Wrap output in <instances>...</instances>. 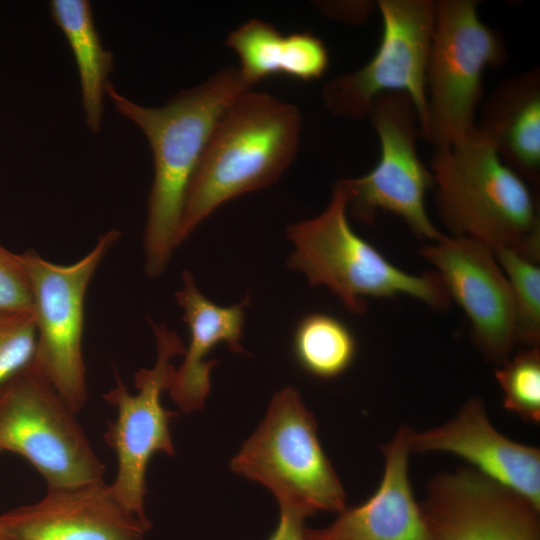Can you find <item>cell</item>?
I'll return each mask as SVG.
<instances>
[{"mask_svg":"<svg viewBox=\"0 0 540 540\" xmlns=\"http://www.w3.org/2000/svg\"><path fill=\"white\" fill-rule=\"evenodd\" d=\"M252 88L238 68L226 67L177 93L164 106L146 107L108 83L105 95L118 113L143 132L152 151L154 176L143 235L149 277L166 269L179 246L187 190L217 121L239 95Z\"/></svg>","mask_w":540,"mask_h":540,"instance_id":"obj_1","label":"cell"},{"mask_svg":"<svg viewBox=\"0 0 540 540\" xmlns=\"http://www.w3.org/2000/svg\"><path fill=\"white\" fill-rule=\"evenodd\" d=\"M297 106L266 92L239 95L217 121L189 184L180 245L222 204L276 182L299 147Z\"/></svg>","mask_w":540,"mask_h":540,"instance_id":"obj_2","label":"cell"},{"mask_svg":"<svg viewBox=\"0 0 540 540\" xmlns=\"http://www.w3.org/2000/svg\"><path fill=\"white\" fill-rule=\"evenodd\" d=\"M437 214L451 236L506 247L539 262V206L529 183L477 131L430 162Z\"/></svg>","mask_w":540,"mask_h":540,"instance_id":"obj_3","label":"cell"},{"mask_svg":"<svg viewBox=\"0 0 540 540\" xmlns=\"http://www.w3.org/2000/svg\"><path fill=\"white\" fill-rule=\"evenodd\" d=\"M294 250L287 264L312 286H326L353 314L367 309L369 298L410 296L432 309L445 310L450 297L436 272L409 274L387 260L358 235L348 220V194L334 185L327 207L316 217L289 225Z\"/></svg>","mask_w":540,"mask_h":540,"instance_id":"obj_4","label":"cell"},{"mask_svg":"<svg viewBox=\"0 0 540 540\" xmlns=\"http://www.w3.org/2000/svg\"><path fill=\"white\" fill-rule=\"evenodd\" d=\"M478 1H436L426 72V111L420 135L435 150L476 131L483 75L507 59L503 36L478 15Z\"/></svg>","mask_w":540,"mask_h":540,"instance_id":"obj_5","label":"cell"},{"mask_svg":"<svg viewBox=\"0 0 540 540\" xmlns=\"http://www.w3.org/2000/svg\"><path fill=\"white\" fill-rule=\"evenodd\" d=\"M230 467L267 487L279 505L310 515L346 508V493L321 446L316 419L292 386L274 394L262 422Z\"/></svg>","mask_w":540,"mask_h":540,"instance_id":"obj_6","label":"cell"},{"mask_svg":"<svg viewBox=\"0 0 540 540\" xmlns=\"http://www.w3.org/2000/svg\"><path fill=\"white\" fill-rule=\"evenodd\" d=\"M76 414L31 361L0 385V451L26 459L47 489L102 481L104 464Z\"/></svg>","mask_w":540,"mask_h":540,"instance_id":"obj_7","label":"cell"},{"mask_svg":"<svg viewBox=\"0 0 540 540\" xmlns=\"http://www.w3.org/2000/svg\"><path fill=\"white\" fill-rule=\"evenodd\" d=\"M120 235L116 229L105 232L85 256L68 265L46 260L34 250L19 253L36 326L32 362L75 413L87 401L82 350L87 288Z\"/></svg>","mask_w":540,"mask_h":540,"instance_id":"obj_8","label":"cell"},{"mask_svg":"<svg viewBox=\"0 0 540 540\" xmlns=\"http://www.w3.org/2000/svg\"><path fill=\"white\" fill-rule=\"evenodd\" d=\"M367 116L380 142V158L365 175L340 180L348 194V212L365 223L372 222L378 211L389 212L417 237L441 239L444 234L426 209V195L434 181L417 153L420 123L412 99L401 92L381 94Z\"/></svg>","mask_w":540,"mask_h":540,"instance_id":"obj_9","label":"cell"},{"mask_svg":"<svg viewBox=\"0 0 540 540\" xmlns=\"http://www.w3.org/2000/svg\"><path fill=\"white\" fill-rule=\"evenodd\" d=\"M151 325L156 339V361L151 368H142L135 374L137 392L131 394L116 376V385L103 395L116 409V418L107 423L103 435L117 459V472L110 489L127 510L149 526L144 508L147 466L157 452L175 454L170 430L175 413L164 408L161 396L168 390L176 369L172 359L183 355L186 348L174 330L154 322Z\"/></svg>","mask_w":540,"mask_h":540,"instance_id":"obj_10","label":"cell"},{"mask_svg":"<svg viewBox=\"0 0 540 540\" xmlns=\"http://www.w3.org/2000/svg\"><path fill=\"white\" fill-rule=\"evenodd\" d=\"M376 7L382 30L375 54L361 68L335 76L324 86L325 106L335 116L362 118L376 97L401 92L412 99L421 125L436 1L378 0Z\"/></svg>","mask_w":540,"mask_h":540,"instance_id":"obj_11","label":"cell"},{"mask_svg":"<svg viewBox=\"0 0 540 540\" xmlns=\"http://www.w3.org/2000/svg\"><path fill=\"white\" fill-rule=\"evenodd\" d=\"M420 254L437 269L450 299L470 322L473 342L488 359L507 360L517 342L516 310L508 280L487 244L446 236Z\"/></svg>","mask_w":540,"mask_h":540,"instance_id":"obj_12","label":"cell"},{"mask_svg":"<svg viewBox=\"0 0 540 540\" xmlns=\"http://www.w3.org/2000/svg\"><path fill=\"white\" fill-rule=\"evenodd\" d=\"M420 506L431 540H540V510L474 468L435 476Z\"/></svg>","mask_w":540,"mask_h":540,"instance_id":"obj_13","label":"cell"},{"mask_svg":"<svg viewBox=\"0 0 540 540\" xmlns=\"http://www.w3.org/2000/svg\"><path fill=\"white\" fill-rule=\"evenodd\" d=\"M9 540H144L151 526L127 510L104 480L47 489L0 515Z\"/></svg>","mask_w":540,"mask_h":540,"instance_id":"obj_14","label":"cell"},{"mask_svg":"<svg viewBox=\"0 0 540 540\" xmlns=\"http://www.w3.org/2000/svg\"><path fill=\"white\" fill-rule=\"evenodd\" d=\"M410 452H447L515 491L540 510V450L498 432L480 398L465 402L449 422L421 432L408 427Z\"/></svg>","mask_w":540,"mask_h":540,"instance_id":"obj_15","label":"cell"},{"mask_svg":"<svg viewBox=\"0 0 540 540\" xmlns=\"http://www.w3.org/2000/svg\"><path fill=\"white\" fill-rule=\"evenodd\" d=\"M407 430L402 425L382 447L384 472L372 496L324 528H305V540H431L409 479Z\"/></svg>","mask_w":540,"mask_h":540,"instance_id":"obj_16","label":"cell"},{"mask_svg":"<svg viewBox=\"0 0 540 540\" xmlns=\"http://www.w3.org/2000/svg\"><path fill=\"white\" fill-rule=\"evenodd\" d=\"M182 282V288L175 292V299L183 310L190 339L168 391L183 412L191 413L205 406L210 392V371L217 361L207 357L214 347L225 343L233 352H244L240 340L249 300L220 306L199 290L189 271H183Z\"/></svg>","mask_w":540,"mask_h":540,"instance_id":"obj_17","label":"cell"},{"mask_svg":"<svg viewBox=\"0 0 540 540\" xmlns=\"http://www.w3.org/2000/svg\"><path fill=\"white\" fill-rule=\"evenodd\" d=\"M478 133L528 183L540 180V69L502 82L485 102Z\"/></svg>","mask_w":540,"mask_h":540,"instance_id":"obj_18","label":"cell"},{"mask_svg":"<svg viewBox=\"0 0 540 540\" xmlns=\"http://www.w3.org/2000/svg\"><path fill=\"white\" fill-rule=\"evenodd\" d=\"M226 45L238 56V69L253 86L274 75L314 81L323 77L330 64L327 46L319 37L309 32L283 35L259 19L232 30Z\"/></svg>","mask_w":540,"mask_h":540,"instance_id":"obj_19","label":"cell"},{"mask_svg":"<svg viewBox=\"0 0 540 540\" xmlns=\"http://www.w3.org/2000/svg\"><path fill=\"white\" fill-rule=\"evenodd\" d=\"M49 8L53 22L65 36L75 59L85 123L92 133H98L108 77L114 70L113 54L102 45L88 1L52 0Z\"/></svg>","mask_w":540,"mask_h":540,"instance_id":"obj_20","label":"cell"},{"mask_svg":"<svg viewBox=\"0 0 540 540\" xmlns=\"http://www.w3.org/2000/svg\"><path fill=\"white\" fill-rule=\"evenodd\" d=\"M292 352L298 366L318 379H334L352 365L357 342L339 318L314 312L303 316L294 329Z\"/></svg>","mask_w":540,"mask_h":540,"instance_id":"obj_21","label":"cell"},{"mask_svg":"<svg viewBox=\"0 0 540 540\" xmlns=\"http://www.w3.org/2000/svg\"><path fill=\"white\" fill-rule=\"evenodd\" d=\"M511 288L517 323V342L539 347L540 342V267L506 248H492Z\"/></svg>","mask_w":540,"mask_h":540,"instance_id":"obj_22","label":"cell"},{"mask_svg":"<svg viewBox=\"0 0 540 540\" xmlns=\"http://www.w3.org/2000/svg\"><path fill=\"white\" fill-rule=\"evenodd\" d=\"M495 371L506 410L531 423L540 422V350L527 347Z\"/></svg>","mask_w":540,"mask_h":540,"instance_id":"obj_23","label":"cell"},{"mask_svg":"<svg viewBox=\"0 0 540 540\" xmlns=\"http://www.w3.org/2000/svg\"><path fill=\"white\" fill-rule=\"evenodd\" d=\"M35 349L32 311H0V385L32 361Z\"/></svg>","mask_w":540,"mask_h":540,"instance_id":"obj_24","label":"cell"},{"mask_svg":"<svg viewBox=\"0 0 540 540\" xmlns=\"http://www.w3.org/2000/svg\"><path fill=\"white\" fill-rule=\"evenodd\" d=\"M0 311H32L30 286L19 253L1 245Z\"/></svg>","mask_w":540,"mask_h":540,"instance_id":"obj_25","label":"cell"},{"mask_svg":"<svg viewBox=\"0 0 540 540\" xmlns=\"http://www.w3.org/2000/svg\"><path fill=\"white\" fill-rule=\"evenodd\" d=\"M279 507V522L268 540H305L304 520L310 514L294 506L279 505Z\"/></svg>","mask_w":540,"mask_h":540,"instance_id":"obj_26","label":"cell"},{"mask_svg":"<svg viewBox=\"0 0 540 540\" xmlns=\"http://www.w3.org/2000/svg\"><path fill=\"white\" fill-rule=\"evenodd\" d=\"M320 6L327 15L359 23L368 17L373 8L376 7V2H345L343 4H322Z\"/></svg>","mask_w":540,"mask_h":540,"instance_id":"obj_27","label":"cell"},{"mask_svg":"<svg viewBox=\"0 0 540 540\" xmlns=\"http://www.w3.org/2000/svg\"><path fill=\"white\" fill-rule=\"evenodd\" d=\"M0 540H9L0 525Z\"/></svg>","mask_w":540,"mask_h":540,"instance_id":"obj_28","label":"cell"}]
</instances>
